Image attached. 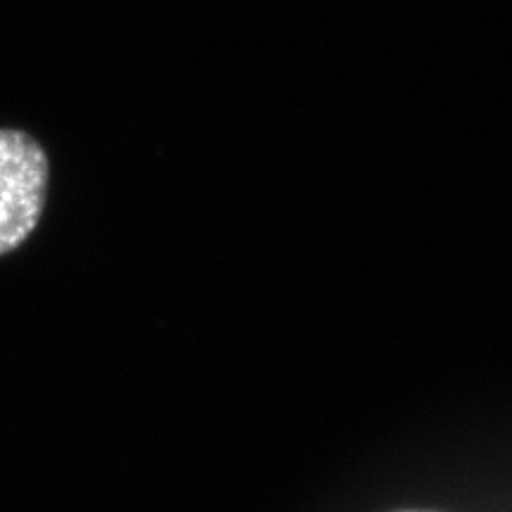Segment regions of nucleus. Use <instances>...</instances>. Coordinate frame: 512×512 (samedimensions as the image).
Listing matches in <instances>:
<instances>
[{"mask_svg":"<svg viewBox=\"0 0 512 512\" xmlns=\"http://www.w3.org/2000/svg\"><path fill=\"white\" fill-rule=\"evenodd\" d=\"M403 512H415V510H403Z\"/></svg>","mask_w":512,"mask_h":512,"instance_id":"f03ea898","label":"nucleus"},{"mask_svg":"<svg viewBox=\"0 0 512 512\" xmlns=\"http://www.w3.org/2000/svg\"><path fill=\"white\" fill-rule=\"evenodd\" d=\"M50 162L29 133L0 128V256L34 233L46 207Z\"/></svg>","mask_w":512,"mask_h":512,"instance_id":"f257e3e1","label":"nucleus"}]
</instances>
